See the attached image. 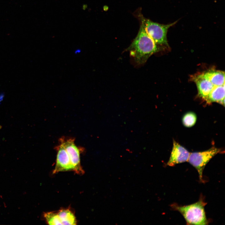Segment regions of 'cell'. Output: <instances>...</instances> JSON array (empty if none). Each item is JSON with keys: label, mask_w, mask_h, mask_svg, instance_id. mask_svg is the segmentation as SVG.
Returning a JSON list of instances; mask_svg holds the SVG:
<instances>
[{"label": "cell", "mask_w": 225, "mask_h": 225, "mask_svg": "<svg viewBox=\"0 0 225 225\" xmlns=\"http://www.w3.org/2000/svg\"><path fill=\"white\" fill-rule=\"evenodd\" d=\"M138 64L145 63L153 54L160 50L140 23L138 34L126 49Z\"/></svg>", "instance_id": "cell-1"}, {"label": "cell", "mask_w": 225, "mask_h": 225, "mask_svg": "<svg viewBox=\"0 0 225 225\" xmlns=\"http://www.w3.org/2000/svg\"><path fill=\"white\" fill-rule=\"evenodd\" d=\"M206 204L201 198L198 202L191 204L180 206L174 204L172 205V207L182 215L187 224L204 225L208 224L204 209Z\"/></svg>", "instance_id": "cell-2"}, {"label": "cell", "mask_w": 225, "mask_h": 225, "mask_svg": "<svg viewBox=\"0 0 225 225\" xmlns=\"http://www.w3.org/2000/svg\"><path fill=\"white\" fill-rule=\"evenodd\" d=\"M137 15L140 23L156 44L168 45L167 38L168 30L177 21L168 24H162L145 18L140 12H137Z\"/></svg>", "instance_id": "cell-3"}, {"label": "cell", "mask_w": 225, "mask_h": 225, "mask_svg": "<svg viewBox=\"0 0 225 225\" xmlns=\"http://www.w3.org/2000/svg\"><path fill=\"white\" fill-rule=\"evenodd\" d=\"M222 153L221 149L212 147L204 151L190 153L188 161L197 170L201 181H203V171L207 163L216 155Z\"/></svg>", "instance_id": "cell-4"}, {"label": "cell", "mask_w": 225, "mask_h": 225, "mask_svg": "<svg viewBox=\"0 0 225 225\" xmlns=\"http://www.w3.org/2000/svg\"><path fill=\"white\" fill-rule=\"evenodd\" d=\"M74 168V172L79 175L83 174L84 172L81 165L80 149L75 145L74 139L72 138H60Z\"/></svg>", "instance_id": "cell-5"}, {"label": "cell", "mask_w": 225, "mask_h": 225, "mask_svg": "<svg viewBox=\"0 0 225 225\" xmlns=\"http://www.w3.org/2000/svg\"><path fill=\"white\" fill-rule=\"evenodd\" d=\"M59 141V144L55 148L57 154L56 165L52 173L54 174L60 172L74 171V167L61 138Z\"/></svg>", "instance_id": "cell-6"}, {"label": "cell", "mask_w": 225, "mask_h": 225, "mask_svg": "<svg viewBox=\"0 0 225 225\" xmlns=\"http://www.w3.org/2000/svg\"><path fill=\"white\" fill-rule=\"evenodd\" d=\"M190 153L185 148L173 140L172 148L167 165L173 166L177 164L187 162Z\"/></svg>", "instance_id": "cell-7"}, {"label": "cell", "mask_w": 225, "mask_h": 225, "mask_svg": "<svg viewBox=\"0 0 225 225\" xmlns=\"http://www.w3.org/2000/svg\"><path fill=\"white\" fill-rule=\"evenodd\" d=\"M192 79L196 84L199 96L205 100L213 88L216 86L212 84L203 73L192 76Z\"/></svg>", "instance_id": "cell-8"}, {"label": "cell", "mask_w": 225, "mask_h": 225, "mask_svg": "<svg viewBox=\"0 0 225 225\" xmlns=\"http://www.w3.org/2000/svg\"><path fill=\"white\" fill-rule=\"evenodd\" d=\"M225 84L215 86L212 89L205 100L207 102L219 103L224 106Z\"/></svg>", "instance_id": "cell-9"}, {"label": "cell", "mask_w": 225, "mask_h": 225, "mask_svg": "<svg viewBox=\"0 0 225 225\" xmlns=\"http://www.w3.org/2000/svg\"><path fill=\"white\" fill-rule=\"evenodd\" d=\"M203 73L213 85L218 86L225 84L224 72L215 70H210L203 72Z\"/></svg>", "instance_id": "cell-10"}, {"label": "cell", "mask_w": 225, "mask_h": 225, "mask_svg": "<svg viewBox=\"0 0 225 225\" xmlns=\"http://www.w3.org/2000/svg\"><path fill=\"white\" fill-rule=\"evenodd\" d=\"M62 225L77 224L75 217L68 209H62L57 212Z\"/></svg>", "instance_id": "cell-11"}, {"label": "cell", "mask_w": 225, "mask_h": 225, "mask_svg": "<svg viewBox=\"0 0 225 225\" xmlns=\"http://www.w3.org/2000/svg\"><path fill=\"white\" fill-rule=\"evenodd\" d=\"M43 215L48 224L53 225H62L57 212H45Z\"/></svg>", "instance_id": "cell-12"}, {"label": "cell", "mask_w": 225, "mask_h": 225, "mask_svg": "<svg viewBox=\"0 0 225 225\" xmlns=\"http://www.w3.org/2000/svg\"><path fill=\"white\" fill-rule=\"evenodd\" d=\"M197 120L196 114L192 112L186 113L183 117L182 122L183 125L186 127H191L195 123Z\"/></svg>", "instance_id": "cell-13"}, {"label": "cell", "mask_w": 225, "mask_h": 225, "mask_svg": "<svg viewBox=\"0 0 225 225\" xmlns=\"http://www.w3.org/2000/svg\"><path fill=\"white\" fill-rule=\"evenodd\" d=\"M81 52V50L79 48L75 49L74 51V53L75 54H78Z\"/></svg>", "instance_id": "cell-14"}, {"label": "cell", "mask_w": 225, "mask_h": 225, "mask_svg": "<svg viewBox=\"0 0 225 225\" xmlns=\"http://www.w3.org/2000/svg\"><path fill=\"white\" fill-rule=\"evenodd\" d=\"M4 97V94L3 93H2L0 94V102L3 100Z\"/></svg>", "instance_id": "cell-15"}, {"label": "cell", "mask_w": 225, "mask_h": 225, "mask_svg": "<svg viewBox=\"0 0 225 225\" xmlns=\"http://www.w3.org/2000/svg\"><path fill=\"white\" fill-rule=\"evenodd\" d=\"M88 6L86 4H84L82 5V9L84 10H85L87 8Z\"/></svg>", "instance_id": "cell-16"}]
</instances>
